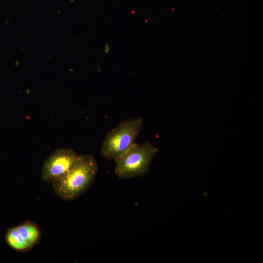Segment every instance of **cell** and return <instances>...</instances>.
I'll return each instance as SVG.
<instances>
[{"mask_svg": "<svg viewBox=\"0 0 263 263\" xmlns=\"http://www.w3.org/2000/svg\"><path fill=\"white\" fill-rule=\"evenodd\" d=\"M5 239L7 244L17 251L25 252L32 248L22 237L17 226L8 229Z\"/></svg>", "mask_w": 263, "mask_h": 263, "instance_id": "cell-6", "label": "cell"}, {"mask_svg": "<svg viewBox=\"0 0 263 263\" xmlns=\"http://www.w3.org/2000/svg\"><path fill=\"white\" fill-rule=\"evenodd\" d=\"M97 171V164L93 155H80L66 174L51 183L53 190L61 199L73 201L88 189L94 182Z\"/></svg>", "mask_w": 263, "mask_h": 263, "instance_id": "cell-1", "label": "cell"}, {"mask_svg": "<svg viewBox=\"0 0 263 263\" xmlns=\"http://www.w3.org/2000/svg\"><path fill=\"white\" fill-rule=\"evenodd\" d=\"M143 119L137 117L120 123L106 135L102 143L101 154L115 160L135 142L143 126Z\"/></svg>", "mask_w": 263, "mask_h": 263, "instance_id": "cell-3", "label": "cell"}, {"mask_svg": "<svg viewBox=\"0 0 263 263\" xmlns=\"http://www.w3.org/2000/svg\"><path fill=\"white\" fill-rule=\"evenodd\" d=\"M158 149L147 141L134 143L114 161V172L118 178L128 179L146 174Z\"/></svg>", "mask_w": 263, "mask_h": 263, "instance_id": "cell-2", "label": "cell"}, {"mask_svg": "<svg viewBox=\"0 0 263 263\" xmlns=\"http://www.w3.org/2000/svg\"><path fill=\"white\" fill-rule=\"evenodd\" d=\"M17 227L22 237L32 248L38 243L40 232L35 223L26 221Z\"/></svg>", "mask_w": 263, "mask_h": 263, "instance_id": "cell-5", "label": "cell"}, {"mask_svg": "<svg viewBox=\"0 0 263 263\" xmlns=\"http://www.w3.org/2000/svg\"><path fill=\"white\" fill-rule=\"evenodd\" d=\"M80 155L71 149L59 148L44 161L41 169V178L52 183L66 174L78 160Z\"/></svg>", "mask_w": 263, "mask_h": 263, "instance_id": "cell-4", "label": "cell"}]
</instances>
